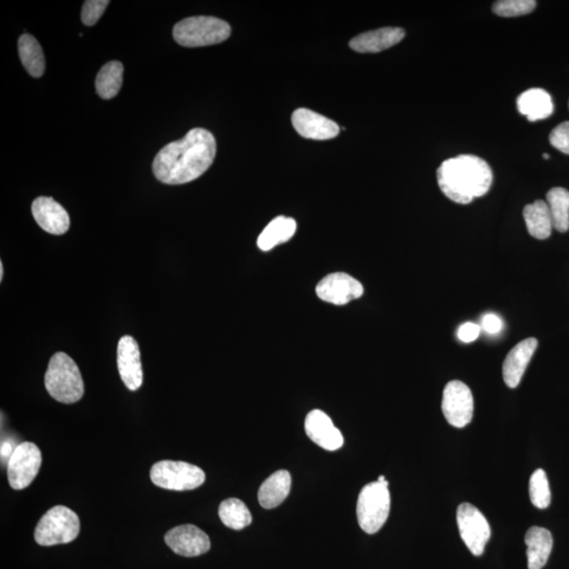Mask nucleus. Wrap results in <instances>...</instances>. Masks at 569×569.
I'll use <instances>...</instances> for the list:
<instances>
[{"label": "nucleus", "mask_w": 569, "mask_h": 569, "mask_svg": "<svg viewBox=\"0 0 569 569\" xmlns=\"http://www.w3.org/2000/svg\"><path fill=\"white\" fill-rule=\"evenodd\" d=\"M391 512V493L380 482L367 484L361 490L357 506L359 526L365 533L373 535L384 526Z\"/></svg>", "instance_id": "obj_6"}, {"label": "nucleus", "mask_w": 569, "mask_h": 569, "mask_svg": "<svg viewBox=\"0 0 569 569\" xmlns=\"http://www.w3.org/2000/svg\"><path fill=\"white\" fill-rule=\"evenodd\" d=\"M549 141L555 149L569 155V121L562 122L549 135Z\"/></svg>", "instance_id": "obj_31"}, {"label": "nucleus", "mask_w": 569, "mask_h": 569, "mask_svg": "<svg viewBox=\"0 0 569 569\" xmlns=\"http://www.w3.org/2000/svg\"><path fill=\"white\" fill-rule=\"evenodd\" d=\"M305 431L313 442L328 451H335L344 444L342 432L324 411H310L305 420Z\"/></svg>", "instance_id": "obj_15"}, {"label": "nucleus", "mask_w": 569, "mask_h": 569, "mask_svg": "<svg viewBox=\"0 0 569 569\" xmlns=\"http://www.w3.org/2000/svg\"><path fill=\"white\" fill-rule=\"evenodd\" d=\"M526 545L528 569L545 567L553 551L554 539L551 532L543 527H530L526 535Z\"/></svg>", "instance_id": "obj_19"}, {"label": "nucleus", "mask_w": 569, "mask_h": 569, "mask_svg": "<svg viewBox=\"0 0 569 569\" xmlns=\"http://www.w3.org/2000/svg\"><path fill=\"white\" fill-rule=\"evenodd\" d=\"M44 386L52 398L63 404L79 402L85 393L79 366L63 352L55 353L50 360Z\"/></svg>", "instance_id": "obj_3"}, {"label": "nucleus", "mask_w": 569, "mask_h": 569, "mask_svg": "<svg viewBox=\"0 0 569 569\" xmlns=\"http://www.w3.org/2000/svg\"><path fill=\"white\" fill-rule=\"evenodd\" d=\"M536 347L538 341L529 338L520 342L509 352L503 363V379L509 388L518 387Z\"/></svg>", "instance_id": "obj_17"}, {"label": "nucleus", "mask_w": 569, "mask_h": 569, "mask_svg": "<svg viewBox=\"0 0 569 569\" xmlns=\"http://www.w3.org/2000/svg\"><path fill=\"white\" fill-rule=\"evenodd\" d=\"M442 411L451 426H468L474 417V397L469 387L461 381H449L444 388Z\"/></svg>", "instance_id": "obj_10"}, {"label": "nucleus", "mask_w": 569, "mask_h": 569, "mask_svg": "<svg viewBox=\"0 0 569 569\" xmlns=\"http://www.w3.org/2000/svg\"><path fill=\"white\" fill-rule=\"evenodd\" d=\"M439 189L452 202L467 205L487 194L493 184V171L476 155L446 159L437 171Z\"/></svg>", "instance_id": "obj_2"}, {"label": "nucleus", "mask_w": 569, "mask_h": 569, "mask_svg": "<svg viewBox=\"0 0 569 569\" xmlns=\"http://www.w3.org/2000/svg\"><path fill=\"white\" fill-rule=\"evenodd\" d=\"M523 216L530 236L538 239H546L551 236L554 228L553 219L545 200L538 199L526 206Z\"/></svg>", "instance_id": "obj_22"}, {"label": "nucleus", "mask_w": 569, "mask_h": 569, "mask_svg": "<svg viewBox=\"0 0 569 569\" xmlns=\"http://www.w3.org/2000/svg\"><path fill=\"white\" fill-rule=\"evenodd\" d=\"M165 542L174 553L188 558L208 553L211 547L209 536L191 524L169 530L165 535Z\"/></svg>", "instance_id": "obj_12"}, {"label": "nucleus", "mask_w": 569, "mask_h": 569, "mask_svg": "<svg viewBox=\"0 0 569 569\" xmlns=\"http://www.w3.org/2000/svg\"><path fill=\"white\" fill-rule=\"evenodd\" d=\"M150 478L160 488L186 491L202 487L206 475L202 468L190 463L160 461L153 465Z\"/></svg>", "instance_id": "obj_7"}, {"label": "nucleus", "mask_w": 569, "mask_h": 569, "mask_svg": "<svg viewBox=\"0 0 569 569\" xmlns=\"http://www.w3.org/2000/svg\"><path fill=\"white\" fill-rule=\"evenodd\" d=\"M534 0H501L493 5V12L501 17H518L527 15L535 9Z\"/></svg>", "instance_id": "obj_29"}, {"label": "nucleus", "mask_w": 569, "mask_h": 569, "mask_svg": "<svg viewBox=\"0 0 569 569\" xmlns=\"http://www.w3.org/2000/svg\"><path fill=\"white\" fill-rule=\"evenodd\" d=\"M18 53L28 73L41 77L46 69V61L41 44L30 34H24L18 41Z\"/></svg>", "instance_id": "obj_24"}, {"label": "nucleus", "mask_w": 569, "mask_h": 569, "mask_svg": "<svg viewBox=\"0 0 569 569\" xmlns=\"http://www.w3.org/2000/svg\"><path fill=\"white\" fill-rule=\"evenodd\" d=\"M363 294V284L352 275L342 273L327 275L316 286V294L320 299L336 306L346 305Z\"/></svg>", "instance_id": "obj_11"}, {"label": "nucleus", "mask_w": 569, "mask_h": 569, "mask_svg": "<svg viewBox=\"0 0 569 569\" xmlns=\"http://www.w3.org/2000/svg\"><path fill=\"white\" fill-rule=\"evenodd\" d=\"M4 279V265L3 263H0V281H3Z\"/></svg>", "instance_id": "obj_35"}, {"label": "nucleus", "mask_w": 569, "mask_h": 569, "mask_svg": "<svg viewBox=\"0 0 569 569\" xmlns=\"http://www.w3.org/2000/svg\"><path fill=\"white\" fill-rule=\"evenodd\" d=\"M546 198L553 227L564 234L569 229V191L564 188H553L546 194Z\"/></svg>", "instance_id": "obj_27"}, {"label": "nucleus", "mask_w": 569, "mask_h": 569, "mask_svg": "<svg viewBox=\"0 0 569 569\" xmlns=\"http://www.w3.org/2000/svg\"><path fill=\"white\" fill-rule=\"evenodd\" d=\"M405 31L400 28H381L366 32L352 38L349 46L360 53H378L403 41Z\"/></svg>", "instance_id": "obj_18"}, {"label": "nucleus", "mask_w": 569, "mask_h": 569, "mask_svg": "<svg viewBox=\"0 0 569 569\" xmlns=\"http://www.w3.org/2000/svg\"><path fill=\"white\" fill-rule=\"evenodd\" d=\"M296 231V223L294 218L279 217L267 225L257 238V246L263 251H269L276 246L286 243Z\"/></svg>", "instance_id": "obj_23"}, {"label": "nucleus", "mask_w": 569, "mask_h": 569, "mask_svg": "<svg viewBox=\"0 0 569 569\" xmlns=\"http://www.w3.org/2000/svg\"><path fill=\"white\" fill-rule=\"evenodd\" d=\"M519 112L526 116L529 121H536L549 118L554 112L551 95L540 88L529 89L522 93L516 101Z\"/></svg>", "instance_id": "obj_21"}, {"label": "nucleus", "mask_w": 569, "mask_h": 569, "mask_svg": "<svg viewBox=\"0 0 569 569\" xmlns=\"http://www.w3.org/2000/svg\"><path fill=\"white\" fill-rule=\"evenodd\" d=\"M13 451H14V449H12V446L9 442H5L3 443L2 446V455L5 457H8V456H12Z\"/></svg>", "instance_id": "obj_34"}, {"label": "nucleus", "mask_w": 569, "mask_h": 569, "mask_svg": "<svg viewBox=\"0 0 569 569\" xmlns=\"http://www.w3.org/2000/svg\"><path fill=\"white\" fill-rule=\"evenodd\" d=\"M482 326L488 333L495 334L501 331L502 321L495 314H487L483 318Z\"/></svg>", "instance_id": "obj_33"}, {"label": "nucleus", "mask_w": 569, "mask_h": 569, "mask_svg": "<svg viewBox=\"0 0 569 569\" xmlns=\"http://www.w3.org/2000/svg\"><path fill=\"white\" fill-rule=\"evenodd\" d=\"M458 532L470 553L480 557L491 535L489 523L476 506L463 503L457 510Z\"/></svg>", "instance_id": "obj_8"}, {"label": "nucleus", "mask_w": 569, "mask_h": 569, "mask_svg": "<svg viewBox=\"0 0 569 569\" xmlns=\"http://www.w3.org/2000/svg\"><path fill=\"white\" fill-rule=\"evenodd\" d=\"M32 215L38 226L50 235L62 236L70 228L68 212L53 198H36L32 204Z\"/></svg>", "instance_id": "obj_16"}, {"label": "nucleus", "mask_w": 569, "mask_h": 569, "mask_svg": "<svg viewBox=\"0 0 569 569\" xmlns=\"http://www.w3.org/2000/svg\"><path fill=\"white\" fill-rule=\"evenodd\" d=\"M81 532V521L72 509L58 506L48 510L38 522L35 541L42 546L67 545Z\"/></svg>", "instance_id": "obj_5"}, {"label": "nucleus", "mask_w": 569, "mask_h": 569, "mask_svg": "<svg viewBox=\"0 0 569 569\" xmlns=\"http://www.w3.org/2000/svg\"><path fill=\"white\" fill-rule=\"evenodd\" d=\"M118 367L121 381L131 391L140 390L142 384V368L138 342L125 335L119 342Z\"/></svg>", "instance_id": "obj_13"}, {"label": "nucleus", "mask_w": 569, "mask_h": 569, "mask_svg": "<svg viewBox=\"0 0 569 569\" xmlns=\"http://www.w3.org/2000/svg\"><path fill=\"white\" fill-rule=\"evenodd\" d=\"M231 27L222 19L194 16L183 19L173 28V37L180 46L197 48L211 46L228 40Z\"/></svg>", "instance_id": "obj_4"}, {"label": "nucleus", "mask_w": 569, "mask_h": 569, "mask_svg": "<svg viewBox=\"0 0 569 569\" xmlns=\"http://www.w3.org/2000/svg\"><path fill=\"white\" fill-rule=\"evenodd\" d=\"M293 125L301 137L309 140H332L340 133V127L336 122L305 108L295 110Z\"/></svg>", "instance_id": "obj_14"}, {"label": "nucleus", "mask_w": 569, "mask_h": 569, "mask_svg": "<svg viewBox=\"0 0 569 569\" xmlns=\"http://www.w3.org/2000/svg\"><path fill=\"white\" fill-rule=\"evenodd\" d=\"M124 76V66L120 62H110L97 74L96 92L102 100H111L119 94Z\"/></svg>", "instance_id": "obj_25"}, {"label": "nucleus", "mask_w": 569, "mask_h": 569, "mask_svg": "<svg viewBox=\"0 0 569 569\" xmlns=\"http://www.w3.org/2000/svg\"><path fill=\"white\" fill-rule=\"evenodd\" d=\"M42 452L34 443L24 442L16 446L9 458L8 480L10 487L23 490L30 487L40 471Z\"/></svg>", "instance_id": "obj_9"}, {"label": "nucleus", "mask_w": 569, "mask_h": 569, "mask_svg": "<svg viewBox=\"0 0 569 569\" xmlns=\"http://www.w3.org/2000/svg\"><path fill=\"white\" fill-rule=\"evenodd\" d=\"M108 0H87L82 5V21L89 27L100 21L103 12L108 8Z\"/></svg>", "instance_id": "obj_30"}, {"label": "nucleus", "mask_w": 569, "mask_h": 569, "mask_svg": "<svg viewBox=\"0 0 569 569\" xmlns=\"http://www.w3.org/2000/svg\"><path fill=\"white\" fill-rule=\"evenodd\" d=\"M481 328L474 323H465L464 325L458 329V336L464 342H471L476 341L480 335Z\"/></svg>", "instance_id": "obj_32"}, {"label": "nucleus", "mask_w": 569, "mask_h": 569, "mask_svg": "<svg viewBox=\"0 0 569 569\" xmlns=\"http://www.w3.org/2000/svg\"><path fill=\"white\" fill-rule=\"evenodd\" d=\"M217 155V141L205 129H192L186 137L170 142L157 154L153 173L159 182L183 185L209 169Z\"/></svg>", "instance_id": "obj_1"}, {"label": "nucleus", "mask_w": 569, "mask_h": 569, "mask_svg": "<svg viewBox=\"0 0 569 569\" xmlns=\"http://www.w3.org/2000/svg\"><path fill=\"white\" fill-rule=\"evenodd\" d=\"M291 475L287 470L275 471L261 485L258 502L266 509L280 506L287 499L291 489Z\"/></svg>", "instance_id": "obj_20"}, {"label": "nucleus", "mask_w": 569, "mask_h": 569, "mask_svg": "<svg viewBox=\"0 0 569 569\" xmlns=\"http://www.w3.org/2000/svg\"><path fill=\"white\" fill-rule=\"evenodd\" d=\"M543 159H549V155L546 153L543 154Z\"/></svg>", "instance_id": "obj_36"}, {"label": "nucleus", "mask_w": 569, "mask_h": 569, "mask_svg": "<svg viewBox=\"0 0 569 569\" xmlns=\"http://www.w3.org/2000/svg\"><path fill=\"white\" fill-rule=\"evenodd\" d=\"M218 516L224 526L235 530H242L249 526L252 522L250 510L243 501L236 497L221 503Z\"/></svg>", "instance_id": "obj_26"}, {"label": "nucleus", "mask_w": 569, "mask_h": 569, "mask_svg": "<svg viewBox=\"0 0 569 569\" xmlns=\"http://www.w3.org/2000/svg\"><path fill=\"white\" fill-rule=\"evenodd\" d=\"M529 496L536 508L545 509L551 506V488L545 470L536 469L530 477Z\"/></svg>", "instance_id": "obj_28"}]
</instances>
